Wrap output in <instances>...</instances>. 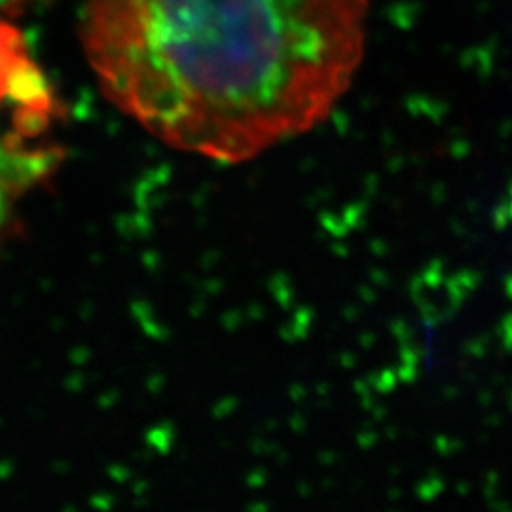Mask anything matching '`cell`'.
Returning <instances> with one entry per match:
<instances>
[{"label": "cell", "mask_w": 512, "mask_h": 512, "mask_svg": "<svg viewBox=\"0 0 512 512\" xmlns=\"http://www.w3.org/2000/svg\"><path fill=\"white\" fill-rule=\"evenodd\" d=\"M368 0H86L110 103L169 147L241 164L317 128L359 71Z\"/></svg>", "instance_id": "obj_1"}, {"label": "cell", "mask_w": 512, "mask_h": 512, "mask_svg": "<svg viewBox=\"0 0 512 512\" xmlns=\"http://www.w3.org/2000/svg\"><path fill=\"white\" fill-rule=\"evenodd\" d=\"M61 110L21 29L0 16V232L61 160Z\"/></svg>", "instance_id": "obj_2"}]
</instances>
